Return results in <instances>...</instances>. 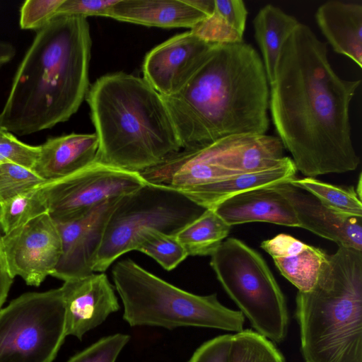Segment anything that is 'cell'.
Segmentation results:
<instances>
[{"label":"cell","instance_id":"6da1fadb","mask_svg":"<svg viewBox=\"0 0 362 362\" xmlns=\"http://www.w3.org/2000/svg\"><path fill=\"white\" fill-rule=\"evenodd\" d=\"M327 43L299 23L283 45L269 108L284 148L305 177L355 170L349 107L361 80L339 76Z\"/></svg>","mask_w":362,"mask_h":362},{"label":"cell","instance_id":"7a4b0ae2","mask_svg":"<svg viewBox=\"0 0 362 362\" xmlns=\"http://www.w3.org/2000/svg\"><path fill=\"white\" fill-rule=\"evenodd\" d=\"M262 58L251 45L216 44L187 83L161 96L183 149L243 134H264L269 92Z\"/></svg>","mask_w":362,"mask_h":362},{"label":"cell","instance_id":"3957f363","mask_svg":"<svg viewBox=\"0 0 362 362\" xmlns=\"http://www.w3.org/2000/svg\"><path fill=\"white\" fill-rule=\"evenodd\" d=\"M91 45L83 16H58L37 30L14 76L0 125L25 136L67 121L90 87Z\"/></svg>","mask_w":362,"mask_h":362},{"label":"cell","instance_id":"277c9868","mask_svg":"<svg viewBox=\"0 0 362 362\" xmlns=\"http://www.w3.org/2000/svg\"><path fill=\"white\" fill-rule=\"evenodd\" d=\"M98 139L95 160L141 173L182 148L160 96L124 72L98 78L86 96Z\"/></svg>","mask_w":362,"mask_h":362},{"label":"cell","instance_id":"5b68a950","mask_svg":"<svg viewBox=\"0 0 362 362\" xmlns=\"http://www.w3.org/2000/svg\"><path fill=\"white\" fill-rule=\"evenodd\" d=\"M296 302L305 362H362V251L339 247L328 255Z\"/></svg>","mask_w":362,"mask_h":362},{"label":"cell","instance_id":"8992f818","mask_svg":"<svg viewBox=\"0 0 362 362\" xmlns=\"http://www.w3.org/2000/svg\"><path fill=\"white\" fill-rule=\"evenodd\" d=\"M112 274L124 305L123 318L132 327H199L235 333L244 329L243 314L222 305L216 293L184 291L130 259L118 262Z\"/></svg>","mask_w":362,"mask_h":362},{"label":"cell","instance_id":"52a82bcc","mask_svg":"<svg viewBox=\"0 0 362 362\" xmlns=\"http://www.w3.org/2000/svg\"><path fill=\"white\" fill-rule=\"evenodd\" d=\"M210 265L256 332L272 342L284 340L286 298L262 256L240 240L228 238L211 256Z\"/></svg>","mask_w":362,"mask_h":362},{"label":"cell","instance_id":"ba28073f","mask_svg":"<svg viewBox=\"0 0 362 362\" xmlns=\"http://www.w3.org/2000/svg\"><path fill=\"white\" fill-rule=\"evenodd\" d=\"M206 209L171 188L146 182L122 197L107 221L93 270L104 272L120 256L136 250L143 235H175Z\"/></svg>","mask_w":362,"mask_h":362},{"label":"cell","instance_id":"9c48e42d","mask_svg":"<svg viewBox=\"0 0 362 362\" xmlns=\"http://www.w3.org/2000/svg\"><path fill=\"white\" fill-rule=\"evenodd\" d=\"M66 336L61 288L23 293L0 310V362H52Z\"/></svg>","mask_w":362,"mask_h":362},{"label":"cell","instance_id":"30bf717a","mask_svg":"<svg viewBox=\"0 0 362 362\" xmlns=\"http://www.w3.org/2000/svg\"><path fill=\"white\" fill-rule=\"evenodd\" d=\"M146 182L141 174L95 160L66 177L36 187L55 223L76 219L94 207L125 196Z\"/></svg>","mask_w":362,"mask_h":362},{"label":"cell","instance_id":"8fae6325","mask_svg":"<svg viewBox=\"0 0 362 362\" xmlns=\"http://www.w3.org/2000/svg\"><path fill=\"white\" fill-rule=\"evenodd\" d=\"M1 241L11 274L29 286L37 287L52 276L62 255L60 233L48 211L2 235Z\"/></svg>","mask_w":362,"mask_h":362},{"label":"cell","instance_id":"7c38bea8","mask_svg":"<svg viewBox=\"0 0 362 362\" xmlns=\"http://www.w3.org/2000/svg\"><path fill=\"white\" fill-rule=\"evenodd\" d=\"M215 45L191 30L175 35L146 54L143 78L160 95H171L187 83Z\"/></svg>","mask_w":362,"mask_h":362},{"label":"cell","instance_id":"4fadbf2b","mask_svg":"<svg viewBox=\"0 0 362 362\" xmlns=\"http://www.w3.org/2000/svg\"><path fill=\"white\" fill-rule=\"evenodd\" d=\"M121 197L105 202L76 219L56 223L62 251L52 276L66 281L94 273V262L107 221Z\"/></svg>","mask_w":362,"mask_h":362},{"label":"cell","instance_id":"5bb4252c","mask_svg":"<svg viewBox=\"0 0 362 362\" xmlns=\"http://www.w3.org/2000/svg\"><path fill=\"white\" fill-rule=\"evenodd\" d=\"M66 334L81 339L119 308L114 288L104 273L64 281Z\"/></svg>","mask_w":362,"mask_h":362},{"label":"cell","instance_id":"9a60e30c","mask_svg":"<svg viewBox=\"0 0 362 362\" xmlns=\"http://www.w3.org/2000/svg\"><path fill=\"white\" fill-rule=\"evenodd\" d=\"M273 187L291 204L299 228L332 241L339 247L362 251V217L335 211L311 193L289 182Z\"/></svg>","mask_w":362,"mask_h":362},{"label":"cell","instance_id":"2e32d148","mask_svg":"<svg viewBox=\"0 0 362 362\" xmlns=\"http://www.w3.org/2000/svg\"><path fill=\"white\" fill-rule=\"evenodd\" d=\"M198 150L211 162L238 173L269 169L280 164L286 157L279 138L265 134L231 135Z\"/></svg>","mask_w":362,"mask_h":362},{"label":"cell","instance_id":"e0dca14e","mask_svg":"<svg viewBox=\"0 0 362 362\" xmlns=\"http://www.w3.org/2000/svg\"><path fill=\"white\" fill-rule=\"evenodd\" d=\"M214 0H118L108 18L163 28H193L210 16Z\"/></svg>","mask_w":362,"mask_h":362},{"label":"cell","instance_id":"ac0fdd59","mask_svg":"<svg viewBox=\"0 0 362 362\" xmlns=\"http://www.w3.org/2000/svg\"><path fill=\"white\" fill-rule=\"evenodd\" d=\"M214 210L230 226L251 222H267L299 227L296 214L291 204L273 186L250 190L232 197Z\"/></svg>","mask_w":362,"mask_h":362},{"label":"cell","instance_id":"d6986e66","mask_svg":"<svg viewBox=\"0 0 362 362\" xmlns=\"http://www.w3.org/2000/svg\"><path fill=\"white\" fill-rule=\"evenodd\" d=\"M98 146L95 133L50 137L40 145V155L32 171L46 182L66 177L94 162Z\"/></svg>","mask_w":362,"mask_h":362},{"label":"cell","instance_id":"ffe728a7","mask_svg":"<svg viewBox=\"0 0 362 362\" xmlns=\"http://www.w3.org/2000/svg\"><path fill=\"white\" fill-rule=\"evenodd\" d=\"M315 17L333 50L362 68V2L329 0L317 8Z\"/></svg>","mask_w":362,"mask_h":362},{"label":"cell","instance_id":"44dd1931","mask_svg":"<svg viewBox=\"0 0 362 362\" xmlns=\"http://www.w3.org/2000/svg\"><path fill=\"white\" fill-rule=\"evenodd\" d=\"M260 247L273 259L281 274L300 292L315 285L328 254L323 250L280 233L261 243Z\"/></svg>","mask_w":362,"mask_h":362},{"label":"cell","instance_id":"7402d4cb","mask_svg":"<svg viewBox=\"0 0 362 362\" xmlns=\"http://www.w3.org/2000/svg\"><path fill=\"white\" fill-rule=\"evenodd\" d=\"M296 172L292 159L286 156L280 164L269 169L237 174L206 186L192 201L206 209H214L223 202L239 194L289 182L295 178Z\"/></svg>","mask_w":362,"mask_h":362},{"label":"cell","instance_id":"603a6c76","mask_svg":"<svg viewBox=\"0 0 362 362\" xmlns=\"http://www.w3.org/2000/svg\"><path fill=\"white\" fill-rule=\"evenodd\" d=\"M299 23L294 16L272 4L261 8L253 19L255 37L269 85L274 81L283 45Z\"/></svg>","mask_w":362,"mask_h":362},{"label":"cell","instance_id":"cb8c5ba5","mask_svg":"<svg viewBox=\"0 0 362 362\" xmlns=\"http://www.w3.org/2000/svg\"><path fill=\"white\" fill-rule=\"evenodd\" d=\"M231 227L214 209H207L175 237L188 256H211L226 239Z\"/></svg>","mask_w":362,"mask_h":362},{"label":"cell","instance_id":"d4e9b609","mask_svg":"<svg viewBox=\"0 0 362 362\" xmlns=\"http://www.w3.org/2000/svg\"><path fill=\"white\" fill-rule=\"evenodd\" d=\"M290 183L303 188L339 213L362 217V202L353 186L340 187L314 177L293 178Z\"/></svg>","mask_w":362,"mask_h":362},{"label":"cell","instance_id":"484cf974","mask_svg":"<svg viewBox=\"0 0 362 362\" xmlns=\"http://www.w3.org/2000/svg\"><path fill=\"white\" fill-rule=\"evenodd\" d=\"M227 362H286L274 343L251 329L232 334Z\"/></svg>","mask_w":362,"mask_h":362},{"label":"cell","instance_id":"4316f807","mask_svg":"<svg viewBox=\"0 0 362 362\" xmlns=\"http://www.w3.org/2000/svg\"><path fill=\"white\" fill-rule=\"evenodd\" d=\"M46 211L45 202L35 188L0 203V229L4 235L8 234Z\"/></svg>","mask_w":362,"mask_h":362},{"label":"cell","instance_id":"83f0119b","mask_svg":"<svg viewBox=\"0 0 362 362\" xmlns=\"http://www.w3.org/2000/svg\"><path fill=\"white\" fill-rule=\"evenodd\" d=\"M136 250L152 257L167 271L174 269L188 257L175 235L158 230H150L143 235Z\"/></svg>","mask_w":362,"mask_h":362},{"label":"cell","instance_id":"f1b7e54d","mask_svg":"<svg viewBox=\"0 0 362 362\" xmlns=\"http://www.w3.org/2000/svg\"><path fill=\"white\" fill-rule=\"evenodd\" d=\"M46 181L31 170L14 163L0 165V203L30 191Z\"/></svg>","mask_w":362,"mask_h":362},{"label":"cell","instance_id":"f546056e","mask_svg":"<svg viewBox=\"0 0 362 362\" xmlns=\"http://www.w3.org/2000/svg\"><path fill=\"white\" fill-rule=\"evenodd\" d=\"M190 30L202 40L212 44L243 42V34L234 29L215 11Z\"/></svg>","mask_w":362,"mask_h":362},{"label":"cell","instance_id":"4dcf8cb0","mask_svg":"<svg viewBox=\"0 0 362 362\" xmlns=\"http://www.w3.org/2000/svg\"><path fill=\"white\" fill-rule=\"evenodd\" d=\"M129 340V336L119 333L103 337L67 362H115Z\"/></svg>","mask_w":362,"mask_h":362},{"label":"cell","instance_id":"1f68e13d","mask_svg":"<svg viewBox=\"0 0 362 362\" xmlns=\"http://www.w3.org/2000/svg\"><path fill=\"white\" fill-rule=\"evenodd\" d=\"M40 155V146H31L6 132L0 136V165L14 163L33 170Z\"/></svg>","mask_w":362,"mask_h":362},{"label":"cell","instance_id":"d6a6232c","mask_svg":"<svg viewBox=\"0 0 362 362\" xmlns=\"http://www.w3.org/2000/svg\"><path fill=\"white\" fill-rule=\"evenodd\" d=\"M64 0H27L20 10V27L39 30L57 16Z\"/></svg>","mask_w":362,"mask_h":362},{"label":"cell","instance_id":"836d02e7","mask_svg":"<svg viewBox=\"0 0 362 362\" xmlns=\"http://www.w3.org/2000/svg\"><path fill=\"white\" fill-rule=\"evenodd\" d=\"M118 0H64L57 10L58 16L107 17Z\"/></svg>","mask_w":362,"mask_h":362},{"label":"cell","instance_id":"e575fe53","mask_svg":"<svg viewBox=\"0 0 362 362\" xmlns=\"http://www.w3.org/2000/svg\"><path fill=\"white\" fill-rule=\"evenodd\" d=\"M232 334H223L202 344L188 362H227Z\"/></svg>","mask_w":362,"mask_h":362},{"label":"cell","instance_id":"d590c367","mask_svg":"<svg viewBox=\"0 0 362 362\" xmlns=\"http://www.w3.org/2000/svg\"><path fill=\"white\" fill-rule=\"evenodd\" d=\"M214 11L239 33L244 34L247 10L242 0H214Z\"/></svg>","mask_w":362,"mask_h":362},{"label":"cell","instance_id":"8d00e7d4","mask_svg":"<svg viewBox=\"0 0 362 362\" xmlns=\"http://www.w3.org/2000/svg\"><path fill=\"white\" fill-rule=\"evenodd\" d=\"M0 233V310L8 296L14 277L11 274L4 253Z\"/></svg>","mask_w":362,"mask_h":362},{"label":"cell","instance_id":"74e56055","mask_svg":"<svg viewBox=\"0 0 362 362\" xmlns=\"http://www.w3.org/2000/svg\"><path fill=\"white\" fill-rule=\"evenodd\" d=\"M16 52L13 45L0 40V66L9 62L15 57Z\"/></svg>","mask_w":362,"mask_h":362},{"label":"cell","instance_id":"f35d334b","mask_svg":"<svg viewBox=\"0 0 362 362\" xmlns=\"http://www.w3.org/2000/svg\"><path fill=\"white\" fill-rule=\"evenodd\" d=\"M361 174H360L358 177V186L356 187V193L358 197L361 199Z\"/></svg>","mask_w":362,"mask_h":362},{"label":"cell","instance_id":"ab89813d","mask_svg":"<svg viewBox=\"0 0 362 362\" xmlns=\"http://www.w3.org/2000/svg\"><path fill=\"white\" fill-rule=\"evenodd\" d=\"M7 132V131H6V130H5V129H4V128L0 125V136H1L3 133H4V132Z\"/></svg>","mask_w":362,"mask_h":362}]
</instances>
